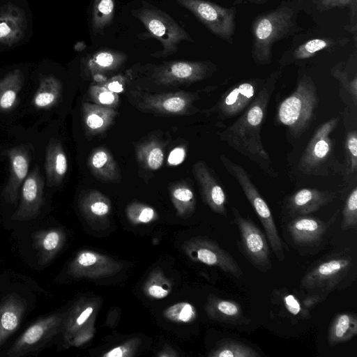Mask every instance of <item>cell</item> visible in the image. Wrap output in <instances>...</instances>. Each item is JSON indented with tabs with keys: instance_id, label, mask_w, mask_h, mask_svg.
Returning <instances> with one entry per match:
<instances>
[{
	"instance_id": "b9f144b4",
	"label": "cell",
	"mask_w": 357,
	"mask_h": 357,
	"mask_svg": "<svg viewBox=\"0 0 357 357\" xmlns=\"http://www.w3.org/2000/svg\"><path fill=\"white\" fill-rule=\"evenodd\" d=\"M357 225V188L354 187L348 194L342 210V229L356 228Z\"/></svg>"
},
{
	"instance_id": "681fc988",
	"label": "cell",
	"mask_w": 357,
	"mask_h": 357,
	"mask_svg": "<svg viewBox=\"0 0 357 357\" xmlns=\"http://www.w3.org/2000/svg\"><path fill=\"white\" fill-rule=\"evenodd\" d=\"M130 349L128 347H125L123 345L119 346L112 349V350L107 351L106 354L103 355L104 357H122L126 356L129 354Z\"/></svg>"
},
{
	"instance_id": "f546056e",
	"label": "cell",
	"mask_w": 357,
	"mask_h": 357,
	"mask_svg": "<svg viewBox=\"0 0 357 357\" xmlns=\"http://www.w3.org/2000/svg\"><path fill=\"white\" fill-rule=\"evenodd\" d=\"M357 334V317L353 312L337 314L331 321L328 333V342L336 345L351 340Z\"/></svg>"
},
{
	"instance_id": "c3c4849f",
	"label": "cell",
	"mask_w": 357,
	"mask_h": 357,
	"mask_svg": "<svg viewBox=\"0 0 357 357\" xmlns=\"http://www.w3.org/2000/svg\"><path fill=\"white\" fill-rule=\"evenodd\" d=\"M123 79L121 77H113L108 82L105 87L115 93H121L123 90Z\"/></svg>"
},
{
	"instance_id": "7dc6e473",
	"label": "cell",
	"mask_w": 357,
	"mask_h": 357,
	"mask_svg": "<svg viewBox=\"0 0 357 357\" xmlns=\"http://www.w3.org/2000/svg\"><path fill=\"white\" fill-rule=\"evenodd\" d=\"M185 156V151L182 147L173 149L168 158V162L172 165H176L183 162Z\"/></svg>"
},
{
	"instance_id": "ac0fdd59",
	"label": "cell",
	"mask_w": 357,
	"mask_h": 357,
	"mask_svg": "<svg viewBox=\"0 0 357 357\" xmlns=\"http://www.w3.org/2000/svg\"><path fill=\"white\" fill-rule=\"evenodd\" d=\"M120 264L112 259L93 251H82L69 266V273L76 277L101 278L113 274Z\"/></svg>"
},
{
	"instance_id": "ffe728a7",
	"label": "cell",
	"mask_w": 357,
	"mask_h": 357,
	"mask_svg": "<svg viewBox=\"0 0 357 357\" xmlns=\"http://www.w3.org/2000/svg\"><path fill=\"white\" fill-rule=\"evenodd\" d=\"M336 197V192L316 188H302L287 199L290 213L297 215H308L329 204Z\"/></svg>"
},
{
	"instance_id": "836d02e7",
	"label": "cell",
	"mask_w": 357,
	"mask_h": 357,
	"mask_svg": "<svg viewBox=\"0 0 357 357\" xmlns=\"http://www.w3.org/2000/svg\"><path fill=\"white\" fill-rule=\"evenodd\" d=\"M63 242V234L59 229H50L36 236V245L39 251L40 261L47 264L59 250Z\"/></svg>"
},
{
	"instance_id": "8fae6325",
	"label": "cell",
	"mask_w": 357,
	"mask_h": 357,
	"mask_svg": "<svg viewBox=\"0 0 357 357\" xmlns=\"http://www.w3.org/2000/svg\"><path fill=\"white\" fill-rule=\"evenodd\" d=\"M266 77H253L238 82L227 89L215 105L210 109L219 119L227 120L243 112L254 100Z\"/></svg>"
},
{
	"instance_id": "44dd1931",
	"label": "cell",
	"mask_w": 357,
	"mask_h": 357,
	"mask_svg": "<svg viewBox=\"0 0 357 357\" xmlns=\"http://www.w3.org/2000/svg\"><path fill=\"white\" fill-rule=\"evenodd\" d=\"M331 75L338 80L340 96L347 107L357 109L356 51L346 62H340L331 69Z\"/></svg>"
},
{
	"instance_id": "1f68e13d",
	"label": "cell",
	"mask_w": 357,
	"mask_h": 357,
	"mask_svg": "<svg viewBox=\"0 0 357 357\" xmlns=\"http://www.w3.org/2000/svg\"><path fill=\"white\" fill-rule=\"evenodd\" d=\"M127 59L121 52L112 50H102L95 53L86 63L87 68L93 74H99L114 70L119 67Z\"/></svg>"
},
{
	"instance_id": "d6a6232c",
	"label": "cell",
	"mask_w": 357,
	"mask_h": 357,
	"mask_svg": "<svg viewBox=\"0 0 357 357\" xmlns=\"http://www.w3.org/2000/svg\"><path fill=\"white\" fill-rule=\"evenodd\" d=\"M61 82L53 76L43 78L33 98V105L40 109L52 107L61 94Z\"/></svg>"
},
{
	"instance_id": "74e56055",
	"label": "cell",
	"mask_w": 357,
	"mask_h": 357,
	"mask_svg": "<svg viewBox=\"0 0 357 357\" xmlns=\"http://www.w3.org/2000/svg\"><path fill=\"white\" fill-rule=\"evenodd\" d=\"M137 154L139 161L148 169L157 170L163 164V149L155 142L142 145L138 149Z\"/></svg>"
},
{
	"instance_id": "bcb514c9",
	"label": "cell",
	"mask_w": 357,
	"mask_h": 357,
	"mask_svg": "<svg viewBox=\"0 0 357 357\" xmlns=\"http://www.w3.org/2000/svg\"><path fill=\"white\" fill-rule=\"evenodd\" d=\"M286 308L293 314L296 315L301 312L300 303L293 295H287L284 298Z\"/></svg>"
},
{
	"instance_id": "d4e9b609",
	"label": "cell",
	"mask_w": 357,
	"mask_h": 357,
	"mask_svg": "<svg viewBox=\"0 0 357 357\" xmlns=\"http://www.w3.org/2000/svg\"><path fill=\"white\" fill-rule=\"evenodd\" d=\"M206 308L208 316L216 321L235 325L250 322L240 304L234 301L210 296Z\"/></svg>"
},
{
	"instance_id": "ee69618b",
	"label": "cell",
	"mask_w": 357,
	"mask_h": 357,
	"mask_svg": "<svg viewBox=\"0 0 357 357\" xmlns=\"http://www.w3.org/2000/svg\"><path fill=\"white\" fill-rule=\"evenodd\" d=\"M145 290L149 296L161 299L169 295L171 288L167 280L158 275L149 280L145 286Z\"/></svg>"
},
{
	"instance_id": "e0dca14e",
	"label": "cell",
	"mask_w": 357,
	"mask_h": 357,
	"mask_svg": "<svg viewBox=\"0 0 357 357\" xmlns=\"http://www.w3.org/2000/svg\"><path fill=\"white\" fill-rule=\"evenodd\" d=\"M193 174L205 203L215 213L227 217L225 192L206 164L203 161L195 162Z\"/></svg>"
},
{
	"instance_id": "4dcf8cb0",
	"label": "cell",
	"mask_w": 357,
	"mask_h": 357,
	"mask_svg": "<svg viewBox=\"0 0 357 357\" xmlns=\"http://www.w3.org/2000/svg\"><path fill=\"white\" fill-rule=\"evenodd\" d=\"M24 81L23 73L15 69L0 79V109L8 111L16 104Z\"/></svg>"
},
{
	"instance_id": "f1b7e54d",
	"label": "cell",
	"mask_w": 357,
	"mask_h": 357,
	"mask_svg": "<svg viewBox=\"0 0 357 357\" xmlns=\"http://www.w3.org/2000/svg\"><path fill=\"white\" fill-rule=\"evenodd\" d=\"M116 111L109 107L89 102L83 105V117L89 132L97 134L105 131L112 123Z\"/></svg>"
},
{
	"instance_id": "d590c367",
	"label": "cell",
	"mask_w": 357,
	"mask_h": 357,
	"mask_svg": "<svg viewBox=\"0 0 357 357\" xmlns=\"http://www.w3.org/2000/svg\"><path fill=\"white\" fill-rule=\"evenodd\" d=\"M115 0H94L91 25L96 33H102L114 17Z\"/></svg>"
},
{
	"instance_id": "4316f807",
	"label": "cell",
	"mask_w": 357,
	"mask_h": 357,
	"mask_svg": "<svg viewBox=\"0 0 357 357\" xmlns=\"http://www.w3.org/2000/svg\"><path fill=\"white\" fill-rule=\"evenodd\" d=\"M345 124L344 176L350 177L356 174L357 171V130L356 127V111L347 107L343 114Z\"/></svg>"
},
{
	"instance_id": "52a82bcc",
	"label": "cell",
	"mask_w": 357,
	"mask_h": 357,
	"mask_svg": "<svg viewBox=\"0 0 357 357\" xmlns=\"http://www.w3.org/2000/svg\"><path fill=\"white\" fill-rule=\"evenodd\" d=\"M340 121L332 118L322 123L314 132L298 163V169L304 174L327 176L333 155L332 132Z\"/></svg>"
},
{
	"instance_id": "cb8c5ba5",
	"label": "cell",
	"mask_w": 357,
	"mask_h": 357,
	"mask_svg": "<svg viewBox=\"0 0 357 357\" xmlns=\"http://www.w3.org/2000/svg\"><path fill=\"white\" fill-rule=\"evenodd\" d=\"M25 308L24 301L16 294L3 298L0 304V345L17 329Z\"/></svg>"
},
{
	"instance_id": "60d3db41",
	"label": "cell",
	"mask_w": 357,
	"mask_h": 357,
	"mask_svg": "<svg viewBox=\"0 0 357 357\" xmlns=\"http://www.w3.org/2000/svg\"><path fill=\"white\" fill-rule=\"evenodd\" d=\"M164 316L176 323H190L196 317L193 305L187 302H180L169 306L164 311Z\"/></svg>"
},
{
	"instance_id": "7402d4cb",
	"label": "cell",
	"mask_w": 357,
	"mask_h": 357,
	"mask_svg": "<svg viewBox=\"0 0 357 357\" xmlns=\"http://www.w3.org/2000/svg\"><path fill=\"white\" fill-rule=\"evenodd\" d=\"M26 20L24 11L13 4H7L0 10V44L12 45L24 35Z\"/></svg>"
},
{
	"instance_id": "e575fe53",
	"label": "cell",
	"mask_w": 357,
	"mask_h": 357,
	"mask_svg": "<svg viewBox=\"0 0 357 357\" xmlns=\"http://www.w3.org/2000/svg\"><path fill=\"white\" fill-rule=\"evenodd\" d=\"M211 357H259L260 354L248 345L232 339L220 341L208 354Z\"/></svg>"
},
{
	"instance_id": "5b68a950",
	"label": "cell",
	"mask_w": 357,
	"mask_h": 357,
	"mask_svg": "<svg viewBox=\"0 0 357 357\" xmlns=\"http://www.w3.org/2000/svg\"><path fill=\"white\" fill-rule=\"evenodd\" d=\"M220 160L227 172L234 177L241 186L244 195L255 210L266 232V236L278 260L284 259V244L278 231L271 211L250 176L240 165L232 162L225 155L220 156Z\"/></svg>"
},
{
	"instance_id": "83f0119b",
	"label": "cell",
	"mask_w": 357,
	"mask_h": 357,
	"mask_svg": "<svg viewBox=\"0 0 357 357\" xmlns=\"http://www.w3.org/2000/svg\"><path fill=\"white\" fill-rule=\"evenodd\" d=\"M89 165L92 174L102 182H117L121 178L116 162L105 148H98L92 152Z\"/></svg>"
},
{
	"instance_id": "8992f818",
	"label": "cell",
	"mask_w": 357,
	"mask_h": 357,
	"mask_svg": "<svg viewBox=\"0 0 357 357\" xmlns=\"http://www.w3.org/2000/svg\"><path fill=\"white\" fill-rule=\"evenodd\" d=\"M131 13L160 42L162 50L153 54L154 57H167L176 53L182 41L193 42L188 33L171 16L151 5L146 4L133 9Z\"/></svg>"
},
{
	"instance_id": "5bb4252c",
	"label": "cell",
	"mask_w": 357,
	"mask_h": 357,
	"mask_svg": "<svg viewBox=\"0 0 357 357\" xmlns=\"http://www.w3.org/2000/svg\"><path fill=\"white\" fill-rule=\"evenodd\" d=\"M43 187L40 169L36 166L22 183L20 202L12 220L26 221L38 215L43 202Z\"/></svg>"
},
{
	"instance_id": "484cf974",
	"label": "cell",
	"mask_w": 357,
	"mask_h": 357,
	"mask_svg": "<svg viewBox=\"0 0 357 357\" xmlns=\"http://www.w3.org/2000/svg\"><path fill=\"white\" fill-rule=\"evenodd\" d=\"M45 168L49 186L59 185L67 172V157L57 139H51L47 146Z\"/></svg>"
},
{
	"instance_id": "7c38bea8",
	"label": "cell",
	"mask_w": 357,
	"mask_h": 357,
	"mask_svg": "<svg viewBox=\"0 0 357 357\" xmlns=\"http://www.w3.org/2000/svg\"><path fill=\"white\" fill-rule=\"evenodd\" d=\"M184 250L194 261L216 266L236 278L243 275L235 259L211 239L205 237L191 238L184 245Z\"/></svg>"
},
{
	"instance_id": "f6af8a7d",
	"label": "cell",
	"mask_w": 357,
	"mask_h": 357,
	"mask_svg": "<svg viewBox=\"0 0 357 357\" xmlns=\"http://www.w3.org/2000/svg\"><path fill=\"white\" fill-rule=\"evenodd\" d=\"M90 94L98 105L106 107H114L119 102V96L105 86H93L91 87Z\"/></svg>"
},
{
	"instance_id": "ab89813d",
	"label": "cell",
	"mask_w": 357,
	"mask_h": 357,
	"mask_svg": "<svg viewBox=\"0 0 357 357\" xmlns=\"http://www.w3.org/2000/svg\"><path fill=\"white\" fill-rule=\"evenodd\" d=\"M81 207L85 213L99 217L106 215L110 211L109 199L96 190H90L84 195Z\"/></svg>"
},
{
	"instance_id": "9a60e30c",
	"label": "cell",
	"mask_w": 357,
	"mask_h": 357,
	"mask_svg": "<svg viewBox=\"0 0 357 357\" xmlns=\"http://www.w3.org/2000/svg\"><path fill=\"white\" fill-rule=\"evenodd\" d=\"M198 98L190 93H169L145 95L139 103V107L159 114L185 115L192 109V103Z\"/></svg>"
},
{
	"instance_id": "d6986e66",
	"label": "cell",
	"mask_w": 357,
	"mask_h": 357,
	"mask_svg": "<svg viewBox=\"0 0 357 357\" xmlns=\"http://www.w3.org/2000/svg\"><path fill=\"white\" fill-rule=\"evenodd\" d=\"M6 155L10 163V176L2 195L7 202L14 204L19 189L28 175L30 153L26 146L20 145L9 149Z\"/></svg>"
},
{
	"instance_id": "277c9868",
	"label": "cell",
	"mask_w": 357,
	"mask_h": 357,
	"mask_svg": "<svg viewBox=\"0 0 357 357\" xmlns=\"http://www.w3.org/2000/svg\"><path fill=\"white\" fill-rule=\"evenodd\" d=\"M354 259L347 249L333 254L313 265L301 280V289L321 301L340 286L354 268Z\"/></svg>"
},
{
	"instance_id": "30bf717a",
	"label": "cell",
	"mask_w": 357,
	"mask_h": 357,
	"mask_svg": "<svg viewBox=\"0 0 357 357\" xmlns=\"http://www.w3.org/2000/svg\"><path fill=\"white\" fill-rule=\"evenodd\" d=\"M216 70L217 66L210 61H172L156 68L153 78L159 84H185L208 78Z\"/></svg>"
},
{
	"instance_id": "6da1fadb",
	"label": "cell",
	"mask_w": 357,
	"mask_h": 357,
	"mask_svg": "<svg viewBox=\"0 0 357 357\" xmlns=\"http://www.w3.org/2000/svg\"><path fill=\"white\" fill-rule=\"evenodd\" d=\"M281 74L280 69L271 73L254 100L240 117L218 133L222 141L255 162L272 178L277 177L278 174L263 144L261 130L272 93Z\"/></svg>"
},
{
	"instance_id": "f35d334b",
	"label": "cell",
	"mask_w": 357,
	"mask_h": 357,
	"mask_svg": "<svg viewBox=\"0 0 357 357\" xmlns=\"http://www.w3.org/2000/svg\"><path fill=\"white\" fill-rule=\"evenodd\" d=\"M172 201L177 211L181 214L192 213L195 208V198L192 189L187 185L178 184L171 189Z\"/></svg>"
},
{
	"instance_id": "8d00e7d4",
	"label": "cell",
	"mask_w": 357,
	"mask_h": 357,
	"mask_svg": "<svg viewBox=\"0 0 357 357\" xmlns=\"http://www.w3.org/2000/svg\"><path fill=\"white\" fill-rule=\"evenodd\" d=\"M318 8L327 10L334 8L348 7L349 22L344 28L351 34L355 45L357 39V0H314Z\"/></svg>"
},
{
	"instance_id": "7bdbcfd3",
	"label": "cell",
	"mask_w": 357,
	"mask_h": 357,
	"mask_svg": "<svg viewBox=\"0 0 357 357\" xmlns=\"http://www.w3.org/2000/svg\"><path fill=\"white\" fill-rule=\"evenodd\" d=\"M127 215L130 221L135 224L149 223L155 218V211L150 206L134 203L127 208Z\"/></svg>"
},
{
	"instance_id": "9c48e42d",
	"label": "cell",
	"mask_w": 357,
	"mask_h": 357,
	"mask_svg": "<svg viewBox=\"0 0 357 357\" xmlns=\"http://www.w3.org/2000/svg\"><path fill=\"white\" fill-rule=\"evenodd\" d=\"M231 211L240 231L244 255L258 270L269 271L272 264L266 236L252 221L242 216L234 206L231 207Z\"/></svg>"
},
{
	"instance_id": "603a6c76",
	"label": "cell",
	"mask_w": 357,
	"mask_h": 357,
	"mask_svg": "<svg viewBox=\"0 0 357 357\" xmlns=\"http://www.w3.org/2000/svg\"><path fill=\"white\" fill-rule=\"evenodd\" d=\"M326 224L315 217L298 215L288 225V231L292 241L302 245L317 243L326 230Z\"/></svg>"
},
{
	"instance_id": "4fadbf2b",
	"label": "cell",
	"mask_w": 357,
	"mask_h": 357,
	"mask_svg": "<svg viewBox=\"0 0 357 357\" xmlns=\"http://www.w3.org/2000/svg\"><path fill=\"white\" fill-rule=\"evenodd\" d=\"M62 322L61 314H54L38 319L18 337L8 350L6 356L19 357L39 348L58 333Z\"/></svg>"
},
{
	"instance_id": "7a4b0ae2",
	"label": "cell",
	"mask_w": 357,
	"mask_h": 357,
	"mask_svg": "<svg viewBox=\"0 0 357 357\" xmlns=\"http://www.w3.org/2000/svg\"><path fill=\"white\" fill-rule=\"evenodd\" d=\"M304 0H287L275 8L257 16L252 26L251 56L257 65L271 63L272 49L279 40L303 30L297 17Z\"/></svg>"
},
{
	"instance_id": "ba28073f",
	"label": "cell",
	"mask_w": 357,
	"mask_h": 357,
	"mask_svg": "<svg viewBox=\"0 0 357 357\" xmlns=\"http://www.w3.org/2000/svg\"><path fill=\"white\" fill-rule=\"evenodd\" d=\"M192 13L213 34L232 44L235 34V7L225 8L206 0H176Z\"/></svg>"
},
{
	"instance_id": "3957f363",
	"label": "cell",
	"mask_w": 357,
	"mask_h": 357,
	"mask_svg": "<svg viewBox=\"0 0 357 357\" xmlns=\"http://www.w3.org/2000/svg\"><path fill=\"white\" fill-rule=\"evenodd\" d=\"M319 104L316 85L310 76L300 73L294 92L278 108L277 119L289 133L299 137L308 130Z\"/></svg>"
},
{
	"instance_id": "2e32d148",
	"label": "cell",
	"mask_w": 357,
	"mask_h": 357,
	"mask_svg": "<svg viewBox=\"0 0 357 357\" xmlns=\"http://www.w3.org/2000/svg\"><path fill=\"white\" fill-rule=\"evenodd\" d=\"M349 42L347 38L317 36L292 45L282 54L278 63L282 66L298 64L317 55L319 52L343 47Z\"/></svg>"
},
{
	"instance_id": "f907efd6",
	"label": "cell",
	"mask_w": 357,
	"mask_h": 357,
	"mask_svg": "<svg viewBox=\"0 0 357 357\" xmlns=\"http://www.w3.org/2000/svg\"><path fill=\"white\" fill-rule=\"evenodd\" d=\"M249 1L255 3H263L266 2L267 0H248Z\"/></svg>"
}]
</instances>
